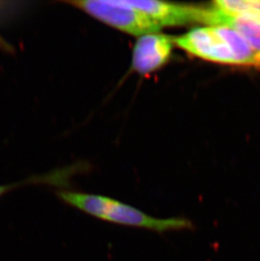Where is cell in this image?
Listing matches in <instances>:
<instances>
[{"mask_svg":"<svg viewBox=\"0 0 260 261\" xmlns=\"http://www.w3.org/2000/svg\"><path fill=\"white\" fill-rule=\"evenodd\" d=\"M58 197L70 206L86 214L114 224L145 228L158 233L194 229V225L186 217L155 218L138 208L104 195L61 190Z\"/></svg>","mask_w":260,"mask_h":261,"instance_id":"1","label":"cell"},{"mask_svg":"<svg viewBox=\"0 0 260 261\" xmlns=\"http://www.w3.org/2000/svg\"><path fill=\"white\" fill-rule=\"evenodd\" d=\"M175 46L187 54L216 64L260 67V54L234 30L224 27L194 28L173 37Z\"/></svg>","mask_w":260,"mask_h":261,"instance_id":"2","label":"cell"},{"mask_svg":"<svg viewBox=\"0 0 260 261\" xmlns=\"http://www.w3.org/2000/svg\"><path fill=\"white\" fill-rule=\"evenodd\" d=\"M68 4L111 28L135 37L162 30L145 13L130 5L128 0H74Z\"/></svg>","mask_w":260,"mask_h":261,"instance_id":"3","label":"cell"},{"mask_svg":"<svg viewBox=\"0 0 260 261\" xmlns=\"http://www.w3.org/2000/svg\"><path fill=\"white\" fill-rule=\"evenodd\" d=\"M174 46L173 37L160 32L138 37L133 50V69L143 75L157 71L169 61Z\"/></svg>","mask_w":260,"mask_h":261,"instance_id":"4","label":"cell"},{"mask_svg":"<svg viewBox=\"0 0 260 261\" xmlns=\"http://www.w3.org/2000/svg\"><path fill=\"white\" fill-rule=\"evenodd\" d=\"M128 2L162 28L199 24L201 6L155 0H128Z\"/></svg>","mask_w":260,"mask_h":261,"instance_id":"5","label":"cell"},{"mask_svg":"<svg viewBox=\"0 0 260 261\" xmlns=\"http://www.w3.org/2000/svg\"><path fill=\"white\" fill-rule=\"evenodd\" d=\"M212 5L228 15L260 20V0H217Z\"/></svg>","mask_w":260,"mask_h":261,"instance_id":"6","label":"cell"}]
</instances>
